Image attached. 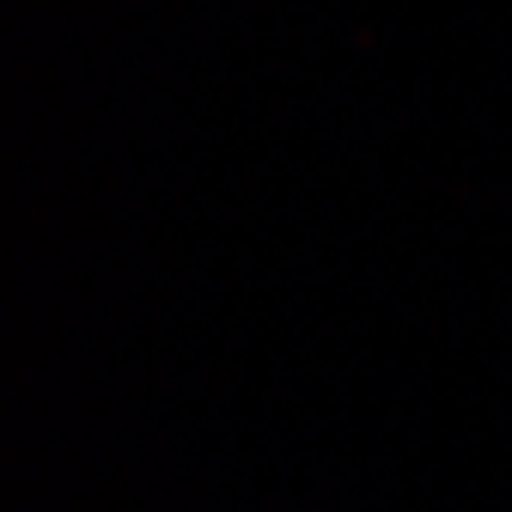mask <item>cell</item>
<instances>
[]
</instances>
